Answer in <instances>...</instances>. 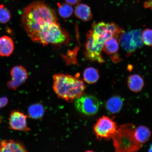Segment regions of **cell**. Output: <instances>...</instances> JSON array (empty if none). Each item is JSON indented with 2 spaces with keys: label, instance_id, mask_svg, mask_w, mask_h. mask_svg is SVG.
<instances>
[{
  "label": "cell",
  "instance_id": "cell-1",
  "mask_svg": "<svg viewBox=\"0 0 152 152\" xmlns=\"http://www.w3.org/2000/svg\"><path fill=\"white\" fill-rule=\"evenodd\" d=\"M21 20L28 36L35 42L39 30L47 24L58 22V18L54 10L42 2L36 1L25 7Z\"/></svg>",
  "mask_w": 152,
  "mask_h": 152
},
{
  "label": "cell",
  "instance_id": "cell-21",
  "mask_svg": "<svg viewBox=\"0 0 152 152\" xmlns=\"http://www.w3.org/2000/svg\"><path fill=\"white\" fill-rule=\"evenodd\" d=\"M11 18V13L9 10L4 5H0V23H7L10 21Z\"/></svg>",
  "mask_w": 152,
  "mask_h": 152
},
{
  "label": "cell",
  "instance_id": "cell-14",
  "mask_svg": "<svg viewBox=\"0 0 152 152\" xmlns=\"http://www.w3.org/2000/svg\"><path fill=\"white\" fill-rule=\"evenodd\" d=\"M76 17L85 22L90 21L92 18V14L90 7L83 4H78L75 10Z\"/></svg>",
  "mask_w": 152,
  "mask_h": 152
},
{
  "label": "cell",
  "instance_id": "cell-10",
  "mask_svg": "<svg viewBox=\"0 0 152 152\" xmlns=\"http://www.w3.org/2000/svg\"><path fill=\"white\" fill-rule=\"evenodd\" d=\"M28 116L18 110L11 112L9 118L10 128L12 130L28 132L30 129L27 125V119Z\"/></svg>",
  "mask_w": 152,
  "mask_h": 152
},
{
  "label": "cell",
  "instance_id": "cell-5",
  "mask_svg": "<svg viewBox=\"0 0 152 152\" xmlns=\"http://www.w3.org/2000/svg\"><path fill=\"white\" fill-rule=\"evenodd\" d=\"M85 43V56L87 60L100 64L105 62L102 54L105 41L92 30L87 32Z\"/></svg>",
  "mask_w": 152,
  "mask_h": 152
},
{
  "label": "cell",
  "instance_id": "cell-12",
  "mask_svg": "<svg viewBox=\"0 0 152 152\" xmlns=\"http://www.w3.org/2000/svg\"><path fill=\"white\" fill-rule=\"evenodd\" d=\"M27 149L20 142L12 140H3L0 142V152H26Z\"/></svg>",
  "mask_w": 152,
  "mask_h": 152
},
{
  "label": "cell",
  "instance_id": "cell-4",
  "mask_svg": "<svg viewBox=\"0 0 152 152\" xmlns=\"http://www.w3.org/2000/svg\"><path fill=\"white\" fill-rule=\"evenodd\" d=\"M68 34L62 29L58 23L53 22L43 26L38 32L35 42L43 45L60 44L68 41Z\"/></svg>",
  "mask_w": 152,
  "mask_h": 152
},
{
  "label": "cell",
  "instance_id": "cell-6",
  "mask_svg": "<svg viewBox=\"0 0 152 152\" xmlns=\"http://www.w3.org/2000/svg\"><path fill=\"white\" fill-rule=\"evenodd\" d=\"M119 41L126 56H130L143 45L141 30L136 29L124 32L120 37Z\"/></svg>",
  "mask_w": 152,
  "mask_h": 152
},
{
  "label": "cell",
  "instance_id": "cell-19",
  "mask_svg": "<svg viewBox=\"0 0 152 152\" xmlns=\"http://www.w3.org/2000/svg\"><path fill=\"white\" fill-rule=\"evenodd\" d=\"M45 109L41 104H32L28 108V116L34 119H39L42 118L44 115Z\"/></svg>",
  "mask_w": 152,
  "mask_h": 152
},
{
  "label": "cell",
  "instance_id": "cell-20",
  "mask_svg": "<svg viewBox=\"0 0 152 152\" xmlns=\"http://www.w3.org/2000/svg\"><path fill=\"white\" fill-rule=\"evenodd\" d=\"M59 14L62 18H66L71 17L73 12V9L71 5L68 3H58Z\"/></svg>",
  "mask_w": 152,
  "mask_h": 152
},
{
  "label": "cell",
  "instance_id": "cell-15",
  "mask_svg": "<svg viewBox=\"0 0 152 152\" xmlns=\"http://www.w3.org/2000/svg\"><path fill=\"white\" fill-rule=\"evenodd\" d=\"M128 85L129 89L133 92L141 91L144 85L143 79L140 75L134 74L130 75L128 79Z\"/></svg>",
  "mask_w": 152,
  "mask_h": 152
},
{
  "label": "cell",
  "instance_id": "cell-8",
  "mask_svg": "<svg viewBox=\"0 0 152 152\" xmlns=\"http://www.w3.org/2000/svg\"><path fill=\"white\" fill-rule=\"evenodd\" d=\"M75 100L76 109L85 115H94L98 111L99 102L94 96L83 94Z\"/></svg>",
  "mask_w": 152,
  "mask_h": 152
},
{
  "label": "cell",
  "instance_id": "cell-16",
  "mask_svg": "<svg viewBox=\"0 0 152 152\" xmlns=\"http://www.w3.org/2000/svg\"><path fill=\"white\" fill-rule=\"evenodd\" d=\"M123 105V100L120 97L114 96L107 100L105 104L106 109L110 113H116L121 111Z\"/></svg>",
  "mask_w": 152,
  "mask_h": 152
},
{
  "label": "cell",
  "instance_id": "cell-24",
  "mask_svg": "<svg viewBox=\"0 0 152 152\" xmlns=\"http://www.w3.org/2000/svg\"><path fill=\"white\" fill-rule=\"evenodd\" d=\"M143 6L144 8H149L152 11V0H148L144 2Z\"/></svg>",
  "mask_w": 152,
  "mask_h": 152
},
{
  "label": "cell",
  "instance_id": "cell-2",
  "mask_svg": "<svg viewBox=\"0 0 152 152\" xmlns=\"http://www.w3.org/2000/svg\"><path fill=\"white\" fill-rule=\"evenodd\" d=\"M53 87L59 98L71 102L83 94L86 86L77 77L59 73L53 77Z\"/></svg>",
  "mask_w": 152,
  "mask_h": 152
},
{
  "label": "cell",
  "instance_id": "cell-22",
  "mask_svg": "<svg viewBox=\"0 0 152 152\" xmlns=\"http://www.w3.org/2000/svg\"><path fill=\"white\" fill-rule=\"evenodd\" d=\"M142 37L143 43L149 46H152V30L146 28L142 32Z\"/></svg>",
  "mask_w": 152,
  "mask_h": 152
},
{
  "label": "cell",
  "instance_id": "cell-11",
  "mask_svg": "<svg viewBox=\"0 0 152 152\" xmlns=\"http://www.w3.org/2000/svg\"><path fill=\"white\" fill-rule=\"evenodd\" d=\"M119 41L118 38L113 37L109 38L104 42L102 50L109 56L114 63H117L121 61V59L118 54Z\"/></svg>",
  "mask_w": 152,
  "mask_h": 152
},
{
  "label": "cell",
  "instance_id": "cell-13",
  "mask_svg": "<svg viewBox=\"0 0 152 152\" xmlns=\"http://www.w3.org/2000/svg\"><path fill=\"white\" fill-rule=\"evenodd\" d=\"M14 49V42L12 38L6 35L0 37V56H10Z\"/></svg>",
  "mask_w": 152,
  "mask_h": 152
},
{
  "label": "cell",
  "instance_id": "cell-9",
  "mask_svg": "<svg viewBox=\"0 0 152 152\" xmlns=\"http://www.w3.org/2000/svg\"><path fill=\"white\" fill-rule=\"evenodd\" d=\"M11 79L7 82L9 88L16 90L27 80L28 75L26 69L22 66H16L13 67L10 71Z\"/></svg>",
  "mask_w": 152,
  "mask_h": 152
},
{
  "label": "cell",
  "instance_id": "cell-7",
  "mask_svg": "<svg viewBox=\"0 0 152 152\" xmlns=\"http://www.w3.org/2000/svg\"><path fill=\"white\" fill-rule=\"evenodd\" d=\"M117 128L115 121L109 117L103 116L96 121L94 130L98 140H109L116 132Z\"/></svg>",
  "mask_w": 152,
  "mask_h": 152
},
{
  "label": "cell",
  "instance_id": "cell-26",
  "mask_svg": "<svg viewBox=\"0 0 152 152\" xmlns=\"http://www.w3.org/2000/svg\"><path fill=\"white\" fill-rule=\"evenodd\" d=\"M149 152H152V143L150 146V148H149Z\"/></svg>",
  "mask_w": 152,
  "mask_h": 152
},
{
  "label": "cell",
  "instance_id": "cell-17",
  "mask_svg": "<svg viewBox=\"0 0 152 152\" xmlns=\"http://www.w3.org/2000/svg\"><path fill=\"white\" fill-rule=\"evenodd\" d=\"M98 70L94 67H88L85 70L83 73V80L89 84L96 83L99 79Z\"/></svg>",
  "mask_w": 152,
  "mask_h": 152
},
{
  "label": "cell",
  "instance_id": "cell-25",
  "mask_svg": "<svg viewBox=\"0 0 152 152\" xmlns=\"http://www.w3.org/2000/svg\"><path fill=\"white\" fill-rule=\"evenodd\" d=\"M66 3L71 5L78 4L82 0H65Z\"/></svg>",
  "mask_w": 152,
  "mask_h": 152
},
{
  "label": "cell",
  "instance_id": "cell-18",
  "mask_svg": "<svg viewBox=\"0 0 152 152\" xmlns=\"http://www.w3.org/2000/svg\"><path fill=\"white\" fill-rule=\"evenodd\" d=\"M135 135L137 141L143 144L149 140L151 136V132L147 127L141 125L136 128Z\"/></svg>",
  "mask_w": 152,
  "mask_h": 152
},
{
  "label": "cell",
  "instance_id": "cell-23",
  "mask_svg": "<svg viewBox=\"0 0 152 152\" xmlns=\"http://www.w3.org/2000/svg\"><path fill=\"white\" fill-rule=\"evenodd\" d=\"M8 102V99L5 97L0 98V109L4 107Z\"/></svg>",
  "mask_w": 152,
  "mask_h": 152
},
{
  "label": "cell",
  "instance_id": "cell-3",
  "mask_svg": "<svg viewBox=\"0 0 152 152\" xmlns=\"http://www.w3.org/2000/svg\"><path fill=\"white\" fill-rule=\"evenodd\" d=\"M136 127L132 124L121 125L112 137L115 152H133L139 151L142 144L135 137Z\"/></svg>",
  "mask_w": 152,
  "mask_h": 152
}]
</instances>
